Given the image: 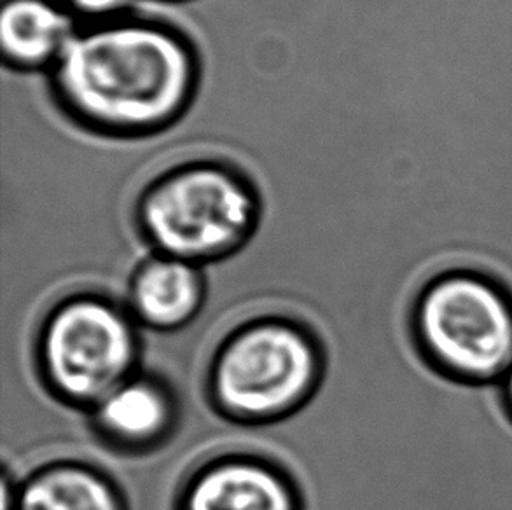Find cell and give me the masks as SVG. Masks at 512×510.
<instances>
[{
    "label": "cell",
    "mask_w": 512,
    "mask_h": 510,
    "mask_svg": "<svg viewBox=\"0 0 512 510\" xmlns=\"http://www.w3.org/2000/svg\"><path fill=\"white\" fill-rule=\"evenodd\" d=\"M48 79L58 109L79 128L100 137H151L194 104L200 49L173 23L123 14L81 25Z\"/></svg>",
    "instance_id": "cell-1"
},
{
    "label": "cell",
    "mask_w": 512,
    "mask_h": 510,
    "mask_svg": "<svg viewBox=\"0 0 512 510\" xmlns=\"http://www.w3.org/2000/svg\"><path fill=\"white\" fill-rule=\"evenodd\" d=\"M263 200L243 168L222 158H191L153 175L137 194L133 222L153 254L201 268L224 261L259 228Z\"/></svg>",
    "instance_id": "cell-2"
},
{
    "label": "cell",
    "mask_w": 512,
    "mask_h": 510,
    "mask_svg": "<svg viewBox=\"0 0 512 510\" xmlns=\"http://www.w3.org/2000/svg\"><path fill=\"white\" fill-rule=\"evenodd\" d=\"M326 353L298 318L266 313L226 332L208 359V402L222 418L249 427L284 421L319 392Z\"/></svg>",
    "instance_id": "cell-3"
},
{
    "label": "cell",
    "mask_w": 512,
    "mask_h": 510,
    "mask_svg": "<svg viewBox=\"0 0 512 510\" xmlns=\"http://www.w3.org/2000/svg\"><path fill=\"white\" fill-rule=\"evenodd\" d=\"M34 359L51 397L88 413L139 373L140 327L125 303L95 290H77L42 315Z\"/></svg>",
    "instance_id": "cell-4"
},
{
    "label": "cell",
    "mask_w": 512,
    "mask_h": 510,
    "mask_svg": "<svg viewBox=\"0 0 512 510\" xmlns=\"http://www.w3.org/2000/svg\"><path fill=\"white\" fill-rule=\"evenodd\" d=\"M411 332L423 360L446 378L502 380L512 364V294L479 271L441 273L416 297Z\"/></svg>",
    "instance_id": "cell-5"
},
{
    "label": "cell",
    "mask_w": 512,
    "mask_h": 510,
    "mask_svg": "<svg viewBox=\"0 0 512 510\" xmlns=\"http://www.w3.org/2000/svg\"><path fill=\"white\" fill-rule=\"evenodd\" d=\"M175 510H305L289 470L254 451H224L191 470Z\"/></svg>",
    "instance_id": "cell-6"
},
{
    "label": "cell",
    "mask_w": 512,
    "mask_h": 510,
    "mask_svg": "<svg viewBox=\"0 0 512 510\" xmlns=\"http://www.w3.org/2000/svg\"><path fill=\"white\" fill-rule=\"evenodd\" d=\"M100 441L123 453H147L170 439L179 423L172 386L140 369L88 411Z\"/></svg>",
    "instance_id": "cell-7"
},
{
    "label": "cell",
    "mask_w": 512,
    "mask_h": 510,
    "mask_svg": "<svg viewBox=\"0 0 512 510\" xmlns=\"http://www.w3.org/2000/svg\"><path fill=\"white\" fill-rule=\"evenodd\" d=\"M205 301V268L177 257L151 252L128 278L125 304L140 329L180 331L200 315Z\"/></svg>",
    "instance_id": "cell-8"
},
{
    "label": "cell",
    "mask_w": 512,
    "mask_h": 510,
    "mask_svg": "<svg viewBox=\"0 0 512 510\" xmlns=\"http://www.w3.org/2000/svg\"><path fill=\"white\" fill-rule=\"evenodd\" d=\"M2 510H128L111 474L81 458H55L11 481L4 474Z\"/></svg>",
    "instance_id": "cell-9"
},
{
    "label": "cell",
    "mask_w": 512,
    "mask_h": 510,
    "mask_svg": "<svg viewBox=\"0 0 512 510\" xmlns=\"http://www.w3.org/2000/svg\"><path fill=\"white\" fill-rule=\"evenodd\" d=\"M79 27L62 0H4L0 9L4 63L21 72L49 74Z\"/></svg>",
    "instance_id": "cell-10"
},
{
    "label": "cell",
    "mask_w": 512,
    "mask_h": 510,
    "mask_svg": "<svg viewBox=\"0 0 512 510\" xmlns=\"http://www.w3.org/2000/svg\"><path fill=\"white\" fill-rule=\"evenodd\" d=\"M69 7L70 13L77 20H86V23H100V21L114 20L123 14H128V6L132 0H62Z\"/></svg>",
    "instance_id": "cell-11"
},
{
    "label": "cell",
    "mask_w": 512,
    "mask_h": 510,
    "mask_svg": "<svg viewBox=\"0 0 512 510\" xmlns=\"http://www.w3.org/2000/svg\"><path fill=\"white\" fill-rule=\"evenodd\" d=\"M500 381H502V397H504V404H506L507 413H509V416L512 418V364Z\"/></svg>",
    "instance_id": "cell-12"
},
{
    "label": "cell",
    "mask_w": 512,
    "mask_h": 510,
    "mask_svg": "<svg viewBox=\"0 0 512 510\" xmlns=\"http://www.w3.org/2000/svg\"><path fill=\"white\" fill-rule=\"evenodd\" d=\"M161 2H186V0H161Z\"/></svg>",
    "instance_id": "cell-13"
}]
</instances>
